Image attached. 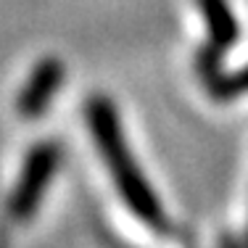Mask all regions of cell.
Listing matches in <instances>:
<instances>
[{
	"label": "cell",
	"mask_w": 248,
	"mask_h": 248,
	"mask_svg": "<svg viewBox=\"0 0 248 248\" xmlns=\"http://www.w3.org/2000/svg\"><path fill=\"white\" fill-rule=\"evenodd\" d=\"M243 248H248V230H246V240H243Z\"/></svg>",
	"instance_id": "52a82bcc"
},
{
	"label": "cell",
	"mask_w": 248,
	"mask_h": 248,
	"mask_svg": "<svg viewBox=\"0 0 248 248\" xmlns=\"http://www.w3.org/2000/svg\"><path fill=\"white\" fill-rule=\"evenodd\" d=\"M63 74H66V66H63L61 58L56 56H45L40 58L32 66L24 87L19 90V98H16V111L19 116H24L27 122H34L48 111L56 90L63 85Z\"/></svg>",
	"instance_id": "3957f363"
},
{
	"label": "cell",
	"mask_w": 248,
	"mask_h": 248,
	"mask_svg": "<svg viewBox=\"0 0 248 248\" xmlns=\"http://www.w3.org/2000/svg\"><path fill=\"white\" fill-rule=\"evenodd\" d=\"M230 90H232V100L240 98L243 93H248V63L235 72H230Z\"/></svg>",
	"instance_id": "8992f818"
},
{
	"label": "cell",
	"mask_w": 248,
	"mask_h": 248,
	"mask_svg": "<svg viewBox=\"0 0 248 248\" xmlns=\"http://www.w3.org/2000/svg\"><path fill=\"white\" fill-rule=\"evenodd\" d=\"M196 72L201 85L206 87L214 100H232V90H230V72L222 66V53L214 45H201L196 53Z\"/></svg>",
	"instance_id": "5b68a950"
},
{
	"label": "cell",
	"mask_w": 248,
	"mask_h": 248,
	"mask_svg": "<svg viewBox=\"0 0 248 248\" xmlns=\"http://www.w3.org/2000/svg\"><path fill=\"white\" fill-rule=\"evenodd\" d=\"M201 19L206 24L209 45H214L219 53H227L238 45L240 40V24L235 19V11L230 0H196Z\"/></svg>",
	"instance_id": "277c9868"
},
{
	"label": "cell",
	"mask_w": 248,
	"mask_h": 248,
	"mask_svg": "<svg viewBox=\"0 0 248 248\" xmlns=\"http://www.w3.org/2000/svg\"><path fill=\"white\" fill-rule=\"evenodd\" d=\"M85 122L93 143L100 153V161L106 164L111 180H114V187L119 193L122 203L138 217V222H143L153 232L158 235L172 232L169 214L164 211L161 201L151 187L140 164L135 161V153L127 143V135L122 129L119 111H116L114 100L108 95H100V93L90 95L85 103Z\"/></svg>",
	"instance_id": "6da1fadb"
},
{
	"label": "cell",
	"mask_w": 248,
	"mask_h": 248,
	"mask_svg": "<svg viewBox=\"0 0 248 248\" xmlns=\"http://www.w3.org/2000/svg\"><path fill=\"white\" fill-rule=\"evenodd\" d=\"M58 161H61V145L56 140H43L29 148L24 164H21L19 180L8 198V214L16 222H27L29 217H34L53 182Z\"/></svg>",
	"instance_id": "7a4b0ae2"
}]
</instances>
